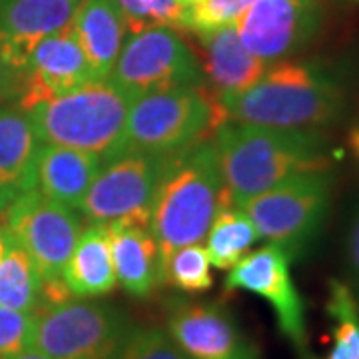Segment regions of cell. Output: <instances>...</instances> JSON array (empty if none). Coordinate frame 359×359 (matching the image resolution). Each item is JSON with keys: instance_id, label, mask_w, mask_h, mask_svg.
Returning a JSON list of instances; mask_svg holds the SVG:
<instances>
[{"instance_id": "18", "label": "cell", "mask_w": 359, "mask_h": 359, "mask_svg": "<svg viewBox=\"0 0 359 359\" xmlns=\"http://www.w3.org/2000/svg\"><path fill=\"white\" fill-rule=\"evenodd\" d=\"M72 30L94 80H106L126 42V22L114 0H80Z\"/></svg>"}, {"instance_id": "31", "label": "cell", "mask_w": 359, "mask_h": 359, "mask_svg": "<svg viewBox=\"0 0 359 359\" xmlns=\"http://www.w3.org/2000/svg\"><path fill=\"white\" fill-rule=\"evenodd\" d=\"M346 254H347V268H349V276H351L353 285H355L353 294H355V297H359V205H358V210H355V214H353L349 231H347Z\"/></svg>"}, {"instance_id": "28", "label": "cell", "mask_w": 359, "mask_h": 359, "mask_svg": "<svg viewBox=\"0 0 359 359\" xmlns=\"http://www.w3.org/2000/svg\"><path fill=\"white\" fill-rule=\"evenodd\" d=\"M254 2L256 0H200L188 8L186 30L202 34L224 26H233Z\"/></svg>"}, {"instance_id": "17", "label": "cell", "mask_w": 359, "mask_h": 359, "mask_svg": "<svg viewBox=\"0 0 359 359\" xmlns=\"http://www.w3.org/2000/svg\"><path fill=\"white\" fill-rule=\"evenodd\" d=\"M202 46V70L212 84V94H238L252 88L269 62L254 56L242 44L236 25L196 34Z\"/></svg>"}, {"instance_id": "10", "label": "cell", "mask_w": 359, "mask_h": 359, "mask_svg": "<svg viewBox=\"0 0 359 359\" xmlns=\"http://www.w3.org/2000/svg\"><path fill=\"white\" fill-rule=\"evenodd\" d=\"M168 156L126 150L106 162L80 205L88 224L130 219L150 226L152 202Z\"/></svg>"}, {"instance_id": "7", "label": "cell", "mask_w": 359, "mask_h": 359, "mask_svg": "<svg viewBox=\"0 0 359 359\" xmlns=\"http://www.w3.org/2000/svg\"><path fill=\"white\" fill-rule=\"evenodd\" d=\"M330 205L332 180L327 172H316L282 182L236 208L256 226L259 238L294 257L320 233Z\"/></svg>"}, {"instance_id": "30", "label": "cell", "mask_w": 359, "mask_h": 359, "mask_svg": "<svg viewBox=\"0 0 359 359\" xmlns=\"http://www.w3.org/2000/svg\"><path fill=\"white\" fill-rule=\"evenodd\" d=\"M32 313L0 308V359H13L30 347Z\"/></svg>"}, {"instance_id": "16", "label": "cell", "mask_w": 359, "mask_h": 359, "mask_svg": "<svg viewBox=\"0 0 359 359\" xmlns=\"http://www.w3.org/2000/svg\"><path fill=\"white\" fill-rule=\"evenodd\" d=\"M116 282L134 297H148L162 283V262L150 226L130 219L106 224Z\"/></svg>"}, {"instance_id": "20", "label": "cell", "mask_w": 359, "mask_h": 359, "mask_svg": "<svg viewBox=\"0 0 359 359\" xmlns=\"http://www.w3.org/2000/svg\"><path fill=\"white\" fill-rule=\"evenodd\" d=\"M80 0H0V34L28 54L40 39L72 22Z\"/></svg>"}, {"instance_id": "3", "label": "cell", "mask_w": 359, "mask_h": 359, "mask_svg": "<svg viewBox=\"0 0 359 359\" xmlns=\"http://www.w3.org/2000/svg\"><path fill=\"white\" fill-rule=\"evenodd\" d=\"M226 205H231V198L224 188L214 142L200 140L168 156L150 214L162 266L180 248L202 244L216 212Z\"/></svg>"}, {"instance_id": "25", "label": "cell", "mask_w": 359, "mask_h": 359, "mask_svg": "<svg viewBox=\"0 0 359 359\" xmlns=\"http://www.w3.org/2000/svg\"><path fill=\"white\" fill-rule=\"evenodd\" d=\"M162 282L186 294L208 292L214 285V276L204 245L190 244L176 250L162 266Z\"/></svg>"}, {"instance_id": "23", "label": "cell", "mask_w": 359, "mask_h": 359, "mask_svg": "<svg viewBox=\"0 0 359 359\" xmlns=\"http://www.w3.org/2000/svg\"><path fill=\"white\" fill-rule=\"evenodd\" d=\"M42 297V280L34 262L11 238L0 262V308L34 313Z\"/></svg>"}, {"instance_id": "19", "label": "cell", "mask_w": 359, "mask_h": 359, "mask_svg": "<svg viewBox=\"0 0 359 359\" xmlns=\"http://www.w3.org/2000/svg\"><path fill=\"white\" fill-rule=\"evenodd\" d=\"M102 166L104 160L96 154L42 144L36 164V190L54 202L80 210Z\"/></svg>"}, {"instance_id": "21", "label": "cell", "mask_w": 359, "mask_h": 359, "mask_svg": "<svg viewBox=\"0 0 359 359\" xmlns=\"http://www.w3.org/2000/svg\"><path fill=\"white\" fill-rule=\"evenodd\" d=\"M66 287L74 297H96L116 287L106 224H88L78 238L74 252L62 273Z\"/></svg>"}, {"instance_id": "5", "label": "cell", "mask_w": 359, "mask_h": 359, "mask_svg": "<svg viewBox=\"0 0 359 359\" xmlns=\"http://www.w3.org/2000/svg\"><path fill=\"white\" fill-rule=\"evenodd\" d=\"M128 332L114 308L70 297L36 308L30 347L48 359H116Z\"/></svg>"}, {"instance_id": "2", "label": "cell", "mask_w": 359, "mask_h": 359, "mask_svg": "<svg viewBox=\"0 0 359 359\" xmlns=\"http://www.w3.org/2000/svg\"><path fill=\"white\" fill-rule=\"evenodd\" d=\"M218 128L224 122H245L271 128L321 130L346 112L344 86L320 68L295 60L269 62L252 88L214 96Z\"/></svg>"}, {"instance_id": "34", "label": "cell", "mask_w": 359, "mask_h": 359, "mask_svg": "<svg viewBox=\"0 0 359 359\" xmlns=\"http://www.w3.org/2000/svg\"><path fill=\"white\" fill-rule=\"evenodd\" d=\"M180 4H184L186 8H190V6H194V4H198L200 0H178Z\"/></svg>"}, {"instance_id": "9", "label": "cell", "mask_w": 359, "mask_h": 359, "mask_svg": "<svg viewBox=\"0 0 359 359\" xmlns=\"http://www.w3.org/2000/svg\"><path fill=\"white\" fill-rule=\"evenodd\" d=\"M4 210V230L34 262L42 285L65 283V266L84 230L80 214L36 188L18 196Z\"/></svg>"}, {"instance_id": "27", "label": "cell", "mask_w": 359, "mask_h": 359, "mask_svg": "<svg viewBox=\"0 0 359 359\" xmlns=\"http://www.w3.org/2000/svg\"><path fill=\"white\" fill-rule=\"evenodd\" d=\"M116 359H190L160 327L130 330Z\"/></svg>"}, {"instance_id": "11", "label": "cell", "mask_w": 359, "mask_h": 359, "mask_svg": "<svg viewBox=\"0 0 359 359\" xmlns=\"http://www.w3.org/2000/svg\"><path fill=\"white\" fill-rule=\"evenodd\" d=\"M290 254L268 244L244 256L228 273L226 290H244L266 299L282 335L304 359H308V325L304 299L295 287Z\"/></svg>"}, {"instance_id": "22", "label": "cell", "mask_w": 359, "mask_h": 359, "mask_svg": "<svg viewBox=\"0 0 359 359\" xmlns=\"http://www.w3.org/2000/svg\"><path fill=\"white\" fill-rule=\"evenodd\" d=\"M259 238L256 226L236 205H226L216 212L210 230L205 233V252L210 264L218 269H231L244 256L252 252V245Z\"/></svg>"}, {"instance_id": "26", "label": "cell", "mask_w": 359, "mask_h": 359, "mask_svg": "<svg viewBox=\"0 0 359 359\" xmlns=\"http://www.w3.org/2000/svg\"><path fill=\"white\" fill-rule=\"evenodd\" d=\"M124 16L130 34H138L148 28H186L188 8L178 0H114Z\"/></svg>"}, {"instance_id": "24", "label": "cell", "mask_w": 359, "mask_h": 359, "mask_svg": "<svg viewBox=\"0 0 359 359\" xmlns=\"http://www.w3.org/2000/svg\"><path fill=\"white\" fill-rule=\"evenodd\" d=\"M327 313L334 325L330 351L323 359H359V302L347 283H330Z\"/></svg>"}, {"instance_id": "12", "label": "cell", "mask_w": 359, "mask_h": 359, "mask_svg": "<svg viewBox=\"0 0 359 359\" xmlns=\"http://www.w3.org/2000/svg\"><path fill=\"white\" fill-rule=\"evenodd\" d=\"M321 0H256L236 30L254 56L276 62L308 46L321 26Z\"/></svg>"}, {"instance_id": "14", "label": "cell", "mask_w": 359, "mask_h": 359, "mask_svg": "<svg viewBox=\"0 0 359 359\" xmlns=\"http://www.w3.org/2000/svg\"><path fill=\"white\" fill-rule=\"evenodd\" d=\"M166 332L190 359H262L236 318L218 304H176Z\"/></svg>"}, {"instance_id": "8", "label": "cell", "mask_w": 359, "mask_h": 359, "mask_svg": "<svg viewBox=\"0 0 359 359\" xmlns=\"http://www.w3.org/2000/svg\"><path fill=\"white\" fill-rule=\"evenodd\" d=\"M110 80L134 100L160 90L198 88L204 84V70L178 30L158 26L130 34Z\"/></svg>"}, {"instance_id": "29", "label": "cell", "mask_w": 359, "mask_h": 359, "mask_svg": "<svg viewBox=\"0 0 359 359\" xmlns=\"http://www.w3.org/2000/svg\"><path fill=\"white\" fill-rule=\"evenodd\" d=\"M26 54L0 34V104H16L22 92Z\"/></svg>"}, {"instance_id": "6", "label": "cell", "mask_w": 359, "mask_h": 359, "mask_svg": "<svg viewBox=\"0 0 359 359\" xmlns=\"http://www.w3.org/2000/svg\"><path fill=\"white\" fill-rule=\"evenodd\" d=\"M218 130L216 100L204 86L150 92L132 100L128 148L150 154H174Z\"/></svg>"}, {"instance_id": "4", "label": "cell", "mask_w": 359, "mask_h": 359, "mask_svg": "<svg viewBox=\"0 0 359 359\" xmlns=\"http://www.w3.org/2000/svg\"><path fill=\"white\" fill-rule=\"evenodd\" d=\"M130 106L128 94L106 78L90 80L70 94L39 104L28 116L42 144L90 152L106 164L130 150Z\"/></svg>"}, {"instance_id": "13", "label": "cell", "mask_w": 359, "mask_h": 359, "mask_svg": "<svg viewBox=\"0 0 359 359\" xmlns=\"http://www.w3.org/2000/svg\"><path fill=\"white\" fill-rule=\"evenodd\" d=\"M94 80L86 56L78 44L72 26L40 39L26 54L22 72V92L18 106L32 110L34 106L56 100Z\"/></svg>"}, {"instance_id": "33", "label": "cell", "mask_w": 359, "mask_h": 359, "mask_svg": "<svg viewBox=\"0 0 359 359\" xmlns=\"http://www.w3.org/2000/svg\"><path fill=\"white\" fill-rule=\"evenodd\" d=\"M13 359H48V358H46V355H42V353H40V351H36V349L28 347V349H25L22 353H18V355Z\"/></svg>"}, {"instance_id": "15", "label": "cell", "mask_w": 359, "mask_h": 359, "mask_svg": "<svg viewBox=\"0 0 359 359\" xmlns=\"http://www.w3.org/2000/svg\"><path fill=\"white\" fill-rule=\"evenodd\" d=\"M40 148L28 112L18 104H0V210L36 188Z\"/></svg>"}, {"instance_id": "32", "label": "cell", "mask_w": 359, "mask_h": 359, "mask_svg": "<svg viewBox=\"0 0 359 359\" xmlns=\"http://www.w3.org/2000/svg\"><path fill=\"white\" fill-rule=\"evenodd\" d=\"M8 244H11V236H8V231L4 230V226H0V262H2V257L6 256Z\"/></svg>"}, {"instance_id": "1", "label": "cell", "mask_w": 359, "mask_h": 359, "mask_svg": "<svg viewBox=\"0 0 359 359\" xmlns=\"http://www.w3.org/2000/svg\"><path fill=\"white\" fill-rule=\"evenodd\" d=\"M214 144L231 205L244 204L295 176L327 172L332 158L321 130L224 122Z\"/></svg>"}]
</instances>
